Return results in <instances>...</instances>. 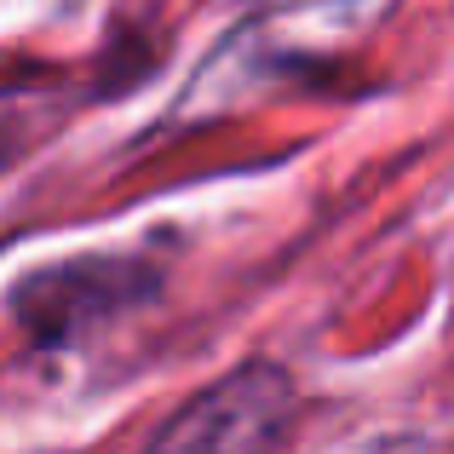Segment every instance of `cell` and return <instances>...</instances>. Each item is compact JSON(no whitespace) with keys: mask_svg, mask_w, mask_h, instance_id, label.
I'll return each mask as SVG.
<instances>
[{"mask_svg":"<svg viewBox=\"0 0 454 454\" xmlns=\"http://www.w3.org/2000/svg\"><path fill=\"white\" fill-rule=\"evenodd\" d=\"M155 282L138 277V265L127 259H81V265H46L12 294L23 328L35 340H75L87 322H98L104 310L127 305L133 294H150Z\"/></svg>","mask_w":454,"mask_h":454,"instance_id":"7a4b0ae2","label":"cell"},{"mask_svg":"<svg viewBox=\"0 0 454 454\" xmlns=\"http://www.w3.org/2000/svg\"><path fill=\"white\" fill-rule=\"evenodd\" d=\"M294 420V386L282 368L247 363L213 391L190 397L173 420L155 432L161 449H259L277 443Z\"/></svg>","mask_w":454,"mask_h":454,"instance_id":"6da1fadb","label":"cell"}]
</instances>
